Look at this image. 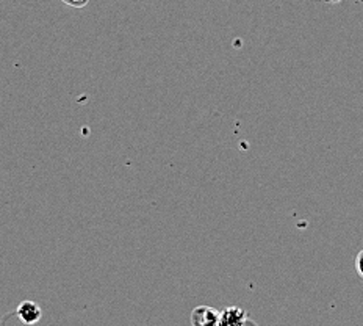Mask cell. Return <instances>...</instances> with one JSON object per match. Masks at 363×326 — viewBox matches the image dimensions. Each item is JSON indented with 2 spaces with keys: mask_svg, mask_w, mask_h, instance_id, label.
Here are the masks:
<instances>
[{
  "mask_svg": "<svg viewBox=\"0 0 363 326\" xmlns=\"http://www.w3.org/2000/svg\"><path fill=\"white\" fill-rule=\"evenodd\" d=\"M90 0H63V3H66L69 6H74V8H84L88 5Z\"/></svg>",
  "mask_w": 363,
  "mask_h": 326,
  "instance_id": "cell-4",
  "label": "cell"
},
{
  "mask_svg": "<svg viewBox=\"0 0 363 326\" xmlns=\"http://www.w3.org/2000/svg\"><path fill=\"white\" fill-rule=\"evenodd\" d=\"M254 322L247 316V312L237 306H231L219 312V326H245Z\"/></svg>",
  "mask_w": 363,
  "mask_h": 326,
  "instance_id": "cell-2",
  "label": "cell"
},
{
  "mask_svg": "<svg viewBox=\"0 0 363 326\" xmlns=\"http://www.w3.org/2000/svg\"><path fill=\"white\" fill-rule=\"evenodd\" d=\"M190 323L193 326H219V311L212 306H197L191 312Z\"/></svg>",
  "mask_w": 363,
  "mask_h": 326,
  "instance_id": "cell-1",
  "label": "cell"
},
{
  "mask_svg": "<svg viewBox=\"0 0 363 326\" xmlns=\"http://www.w3.org/2000/svg\"><path fill=\"white\" fill-rule=\"evenodd\" d=\"M16 316L19 317V320L25 325H35L41 320L43 312L40 306H38L35 302L25 299V302H22L17 306Z\"/></svg>",
  "mask_w": 363,
  "mask_h": 326,
  "instance_id": "cell-3",
  "label": "cell"
},
{
  "mask_svg": "<svg viewBox=\"0 0 363 326\" xmlns=\"http://www.w3.org/2000/svg\"><path fill=\"white\" fill-rule=\"evenodd\" d=\"M355 270H357L359 276L363 279V249L359 251L357 258H355Z\"/></svg>",
  "mask_w": 363,
  "mask_h": 326,
  "instance_id": "cell-5",
  "label": "cell"
}]
</instances>
